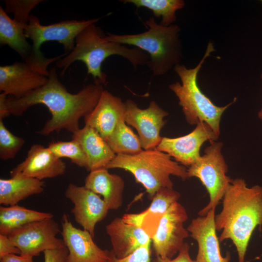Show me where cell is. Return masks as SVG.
Returning a JSON list of instances; mask_svg holds the SVG:
<instances>
[{"mask_svg": "<svg viewBox=\"0 0 262 262\" xmlns=\"http://www.w3.org/2000/svg\"><path fill=\"white\" fill-rule=\"evenodd\" d=\"M49 72L47 82L42 87L22 98L7 97L8 110L10 115L20 116L33 105H44L51 117L37 132L47 136L66 130L73 134L80 129V119L88 115L97 104L104 90L102 85L90 83L72 94L59 80L55 67Z\"/></svg>", "mask_w": 262, "mask_h": 262, "instance_id": "cell-1", "label": "cell"}, {"mask_svg": "<svg viewBox=\"0 0 262 262\" xmlns=\"http://www.w3.org/2000/svg\"><path fill=\"white\" fill-rule=\"evenodd\" d=\"M222 200V210L215 216L216 230L221 231L219 240H230L238 262H245L252 233L262 226V187H248L244 179H232Z\"/></svg>", "mask_w": 262, "mask_h": 262, "instance_id": "cell-2", "label": "cell"}, {"mask_svg": "<svg viewBox=\"0 0 262 262\" xmlns=\"http://www.w3.org/2000/svg\"><path fill=\"white\" fill-rule=\"evenodd\" d=\"M105 36L102 29L96 23L83 30L76 38L73 49L55 62L56 67L62 69L61 75H64L73 63L82 61L86 66L87 74L93 76L94 82L103 85L106 82L107 76L102 71L101 65L112 55L125 58L135 68L147 65L149 60L147 53L137 48L130 49L125 45L108 41Z\"/></svg>", "mask_w": 262, "mask_h": 262, "instance_id": "cell-3", "label": "cell"}, {"mask_svg": "<svg viewBox=\"0 0 262 262\" xmlns=\"http://www.w3.org/2000/svg\"><path fill=\"white\" fill-rule=\"evenodd\" d=\"M148 30L132 34L108 33L106 40L122 45L133 46L147 53L149 60L147 66L153 76H162L177 65L182 57L180 39V28L177 25L164 26L158 24L154 17L146 21Z\"/></svg>", "mask_w": 262, "mask_h": 262, "instance_id": "cell-4", "label": "cell"}, {"mask_svg": "<svg viewBox=\"0 0 262 262\" xmlns=\"http://www.w3.org/2000/svg\"><path fill=\"white\" fill-rule=\"evenodd\" d=\"M106 168L122 169L130 172L136 182L143 186L150 199L160 188H173L171 176L183 180L189 179L185 166L156 148L143 149L134 155H116Z\"/></svg>", "mask_w": 262, "mask_h": 262, "instance_id": "cell-5", "label": "cell"}, {"mask_svg": "<svg viewBox=\"0 0 262 262\" xmlns=\"http://www.w3.org/2000/svg\"><path fill=\"white\" fill-rule=\"evenodd\" d=\"M214 51L213 45L210 42L202 58L195 67L187 68L182 65H177L174 69L181 83L177 82L170 84L169 88L178 98L179 104L189 124L206 122L219 136L222 115L237 98L225 106H216L203 93L198 85V73L206 58Z\"/></svg>", "mask_w": 262, "mask_h": 262, "instance_id": "cell-6", "label": "cell"}, {"mask_svg": "<svg viewBox=\"0 0 262 262\" xmlns=\"http://www.w3.org/2000/svg\"><path fill=\"white\" fill-rule=\"evenodd\" d=\"M222 142H211L204 154L187 169L188 178H198L209 195V201L199 211V216H204L216 208L232 180L227 175L228 168L222 153Z\"/></svg>", "mask_w": 262, "mask_h": 262, "instance_id": "cell-7", "label": "cell"}, {"mask_svg": "<svg viewBox=\"0 0 262 262\" xmlns=\"http://www.w3.org/2000/svg\"><path fill=\"white\" fill-rule=\"evenodd\" d=\"M49 62L27 59L0 66V91L20 98L45 85L49 72Z\"/></svg>", "mask_w": 262, "mask_h": 262, "instance_id": "cell-8", "label": "cell"}, {"mask_svg": "<svg viewBox=\"0 0 262 262\" xmlns=\"http://www.w3.org/2000/svg\"><path fill=\"white\" fill-rule=\"evenodd\" d=\"M59 224L53 218L27 224L12 231L8 236L19 249L20 255L34 257L48 249L63 247V239L58 238Z\"/></svg>", "mask_w": 262, "mask_h": 262, "instance_id": "cell-9", "label": "cell"}, {"mask_svg": "<svg viewBox=\"0 0 262 262\" xmlns=\"http://www.w3.org/2000/svg\"><path fill=\"white\" fill-rule=\"evenodd\" d=\"M188 219L184 207L177 202L161 217L151 237L156 256L172 259L182 246L189 234L184 223Z\"/></svg>", "mask_w": 262, "mask_h": 262, "instance_id": "cell-10", "label": "cell"}, {"mask_svg": "<svg viewBox=\"0 0 262 262\" xmlns=\"http://www.w3.org/2000/svg\"><path fill=\"white\" fill-rule=\"evenodd\" d=\"M100 18L68 20L50 25H42L37 17L31 15L29 22L24 28L25 34L26 38L32 40L33 49L35 52H41L40 48L44 42L57 41L63 45L66 52L69 53L74 48L75 39L79 33Z\"/></svg>", "mask_w": 262, "mask_h": 262, "instance_id": "cell-11", "label": "cell"}, {"mask_svg": "<svg viewBox=\"0 0 262 262\" xmlns=\"http://www.w3.org/2000/svg\"><path fill=\"white\" fill-rule=\"evenodd\" d=\"M124 120L138 132L143 149L156 148L162 137L160 131L166 124L164 118L168 113L152 100L146 109H141L131 99L125 102Z\"/></svg>", "mask_w": 262, "mask_h": 262, "instance_id": "cell-12", "label": "cell"}, {"mask_svg": "<svg viewBox=\"0 0 262 262\" xmlns=\"http://www.w3.org/2000/svg\"><path fill=\"white\" fill-rule=\"evenodd\" d=\"M211 126L206 122H199L189 133L169 138L163 137L156 148L166 153L175 161L185 167H190L200 157V149L206 141H215L218 138Z\"/></svg>", "mask_w": 262, "mask_h": 262, "instance_id": "cell-13", "label": "cell"}, {"mask_svg": "<svg viewBox=\"0 0 262 262\" xmlns=\"http://www.w3.org/2000/svg\"><path fill=\"white\" fill-rule=\"evenodd\" d=\"M65 196L73 204L71 210L75 221L92 236L97 224L104 219L109 208L103 199L84 186L69 183Z\"/></svg>", "mask_w": 262, "mask_h": 262, "instance_id": "cell-14", "label": "cell"}, {"mask_svg": "<svg viewBox=\"0 0 262 262\" xmlns=\"http://www.w3.org/2000/svg\"><path fill=\"white\" fill-rule=\"evenodd\" d=\"M63 240L68 250L67 262H106L109 251L99 247L87 230L75 227L68 215L64 213L62 219Z\"/></svg>", "mask_w": 262, "mask_h": 262, "instance_id": "cell-15", "label": "cell"}, {"mask_svg": "<svg viewBox=\"0 0 262 262\" xmlns=\"http://www.w3.org/2000/svg\"><path fill=\"white\" fill-rule=\"evenodd\" d=\"M215 210L213 208L205 215L193 219L187 228L190 236L197 243V262H229L230 260L229 252L225 257L221 253L215 225Z\"/></svg>", "mask_w": 262, "mask_h": 262, "instance_id": "cell-16", "label": "cell"}, {"mask_svg": "<svg viewBox=\"0 0 262 262\" xmlns=\"http://www.w3.org/2000/svg\"><path fill=\"white\" fill-rule=\"evenodd\" d=\"M66 164L47 147L34 144L27 157L10 171L11 177L22 176L42 180L65 174Z\"/></svg>", "mask_w": 262, "mask_h": 262, "instance_id": "cell-17", "label": "cell"}, {"mask_svg": "<svg viewBox=\"0 0 262 262\" xmlns=\"http://www.w3.org/2000/svg\"><path fill=\"white\" fill-rule=\"evenodd\" d=\"M125 112L121 98L104 90L95 107L84 117L85 125L94 128L106 141Z\"/></svg>", "mask_w": 262, "mask_h": 262, "instance_id": "cell-18", "label": "cell"}, {"mask_svg": "<svg viewBox=\"0 0 262 262\" xmlns=\"http://www.w3.org/2000/svg\"><path fill=\"white\" fill-rule=\"evenodd\" d=\"M112 250L118 258H123L151 241L150 235L142 228L128 224L117 217L106 226Z\"/></svg>", "mask_w": 262, "mask_h": 262, "instance_id": "cell-19", "label": "cell"}, {"mask_svg": "<svg viewBox=\"0 0 262 262\" xmlns=\"http://www.w3.org/2000/svg\"><path fill=\"white\" fill-rule=\"evenodd\" d=\"M180 194L173 188L162 187L156 193L149 207L137 213H126L122 217L130 224L143 228L151 237L154 233L161 217L175 203L178 202Z\"/></svg>", "mask_w": 262, "mask_h": 262, "instance_id": "cell-20", "label": "cell"}, {"mask_svg": "<svg viewBox=\"0 0 262 262\" xmlns=\"http://www.w3.org/2000/svg\"><path fill=\"white\" fill-rule=\"evenodd\" d=\"M84 186L102 196L109 210H117L122 206L125 182L121 176L109 173L106 167L90 171Z\"/></svg>", "mask_w": 262, "mask_h": 262, "instance_id": "cell-21", "label": "cell"}, {"mask_svg": "<svg viewBox=\"0 0 262 262\" xmlns=\"http://www.w3.org/2000/svg\"><path fill=\"white\" fill-rule=\"evenodd\" d=\"M82 147L87 158L89 171L106 167L115 157L106 141L94 128L85 125L72 135Z\"/></svg>", "mask_w": 262, "mask_h": 262, "instance_id": "cell-22", "label": "cell"}, {"mask_svg": "<svg viewBox=\"0 0 262 262\" xmlns=\"http://www.w3.org/2000/svg\"><path fill=\"white\" fill-rule=\"evenodd\" d=\"M42 180L22 176L0 179V204L9 206L17 204L30 196L41 193L44 190Z\"/></svg>", "mask_w": 262, "mask_h": 262, "instance_id": "cell-23", "label": "cell"}, {"mask_svg": "<svg viewBox=\"0 0 262 262\" xmlns=\"http://www.w3.org/2000/svg\"><path fill=\"white\" fill-rule=\"evenodd\" d=\"M25 26L11 18L3 7L0 6V44L8 46L23 60L29 57L33 51L32 46L26 39Z\"/></svg>", "mask_w": 262, "mask_h": 262, "instance_id": "cell-24", "label": "cell"}, {"mask_svg": "<svg viewBox=\"0 0 262 262\" xmlns=\"http://www.w3.org/2000/svg\"><path fill=\"white\" fill-rule=\"evenodd\" d=\"M50 213L31 210L17 204L0 207V234L8 235L14 230L29 223L53 218Z\"/></svg>", "mask_w": 262, "mask_h": 262, "instance_id": "cell-25", "label": "cell"}, {"mask_svg": "<svg viewBox=\"0 0 262 262\" xmlns=\"http://www.w3.org/2000/svg\"><path fill=\"white\" fill-rule=\"evenodd\" d=\"M106 142L116 155H134L143 149L138 135L126 124L124 117L120 119Z\"/></svg>", "mask_w": 262, "mask_h": 262, "instance_id": "cell-26", "label": "cell"}, {"mask_svg": "<svg viewBox=\"0 0 262 262\" xmlns=\"http://www.w3.org/2000/svg\"><path fill=\"white\" fill-rule=\"evenodd\" d=\"M124 3H130L136 7H145L150 10L154 17H161L160 25L169 26L176 20V12L185 6L183 0H123Z\"/></svg>", "mask_w": 262, "mask_h": 262, "instance_id": "cell-27", "label": "cell"}, {"mask_svg": "<svg viewBox=\"0 0 262 262\" xmlns=\"http://www.w3.org/2000/svg\"><path fill=\"white\" fill-rule=\"evenodd\" d=\"M48 147L58 158H68L73 164L87 169L86 155L77 140L72 139L70 141L53 142L49 145Z\"/></svg>", "mask_w": 262, "mask_h": 262, "instance_id": "cell-28", "label": "cell"}, {"mask_svg": "<svg viewBox=\"0 0 262 262\" xmlns=\"http://www.w3.org/2000/svg\"><path fill=\"white\" fill-rule=\"evenodd\" d=\"M25 143V140L10 132L0 119V159L8 160L15 158Z\"/></svg>", "mask_w": 262, "mask_h": 262, "instance_id": "cell-29", "label": "cell"}, {"mask_svg": "<svg viewBox=\"0 0 262 262\" xmlns=\"http://www.w3.org/2000/svg\"><path fill=\"white\" fill-rule=\"evenodd\" d=\"M43 0H4L6 12L14 14L13 19L26 25L29 22L31 11Z\"/></svg>", "mask_w": 262, "mask_h": 262, "instance_id": "cell-30", "label": "cell"}, {"mask_svg": "<svg viewBox=\"0 0 262 262\" xmlns=\"http://www.w3.org/2000/svg\"><path fill=\"white\" fill-rule=\"evenodd\" d=\"M151 241L123 258H117L111 250L106 262H151Z\"/></svg>", "mask_w": 262, "mask_h": 262, "instance_id": "cell-31", "label": "cell"}, {"mask_svg": "<svg viewBox=\"0 0 262 262\" xmlns=\"http://www.w3.org/2000/svg\"><path fill=\"white\" fill-rule=\"evenodd\" d=\"M152 262H197L196 260H193L190 254V246L187 243H184L178 252V255L175 258H163L156 256Z\"/></svg>", "mask_w": 262, "mask_h": 262, "instance_id": "cell-32", "label": "cell"}, {"mask_svg": "<svg viewBox=\"0 0 262 262\" xmlns=\"http://www.w3.org/2000/svg\"><path fill=\"white\" fill-rule=\"evenodd\" d=\"M44 262H67L68 250L66 246L43 252Z\"/></svg>", "mask_w": 262, "mask_h": 262, "instance_id": "cell-33", "label": "cell"}, {"mask_svg": "<svg viewBox=\"0 0 262 262\" xmlns=\"http://www.w3.org/2000/svg\"><path fill=\"white\" fill-rule=\"evenodd\" d=\"M9 254L20 255V251L8 235L0 234V259Z\"/></svg>", "mask_w": 262, "mask_h": 262, "instance_id": "cell-34", "label": "cell"}, {"mask_svg": "<svg viewBox=\"0 0 262 262\" xmlns=\"http://www.w3.org/2000/svg\"><path fill=\"white\" fill-rule=\"evenodd\" d=\"M0 262H34L33 258L17 254H9L0 259Z\"/></svg>", "mask_w": 262, "mask_h": 262, "instance_id": "cell-35", "label": "cell"}, {"mask_svg": "<svg viewBox=\"0 0 262 262\" xmlns=\"http://www.w3.org/2000/svg\"><path fill=\"white\" fill-rule=\"evenodd\" d=\"M7 96L2 92L0 94V119L1 120L10 115L6 104Z\"/></svg>", "mask_w": 262, "mask_h": 262, "instance_id": "cell-36", "label": "cell"}, {"mask_svg": "<svg viewBox=\"0 0 262 262\" xmlns=\"http://www.w3.org/2000/svg\"><path fill=\"white\" fill-rule=\"evenodd\" d=\"M261 76V79L262 80V72ZM258 116L262 120V106L258 113Z\"/></svg>", "mask_w": 262, "mask_h": 262, "instance_id": "cell-37", "label": "cell"}, {"mask_svg": "<svg viewBox=\"0 0 262 262\" xmlns=\"http://www.w3.org/2000/svg\"></svg>", "mask_w": 262, "mask_h": 262, "instance_id": "cell-38", "label": "cell"}]
</instances>
